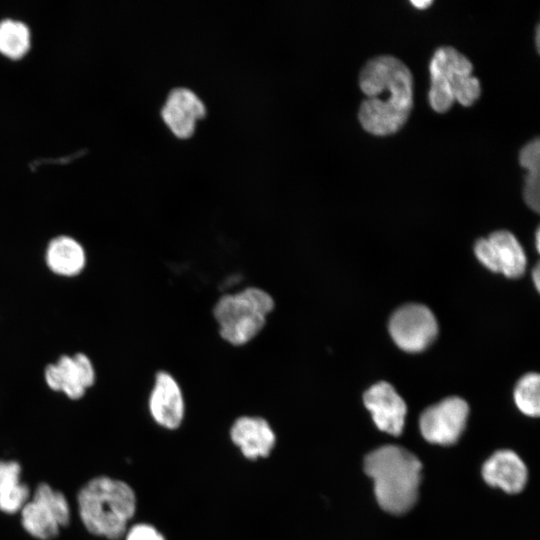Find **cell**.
Segmentation results:
<instances>
[{"mask_svg":"<svg viewBox=\"0 0 540 540\" xmlns=\"http://www.w3.org/2000/svg\"><path fill=\"white\" fill-rule=\"evenodd\" d=\"M359 84L366 95L358 112L362 127L375 135L399 130L408 119L413 103L409 68L394 56H377L361 70Z\"/></svg>","mask_w":540,"mask_h":540,"instance_id":"obj_1","label":"cell"},{"mask_svg":"<svg viewBox=\"0 0 540 540\" xmlns=\"http://www.w3.org/2000/svg\"><path fill=\"white\" fill-rule=\"evenodd\" d=\"M77 509L84 528L107 540L122 538L137 507L133 488L123 480L107 475L89 479L78 490Z\"/></svg>","mask_w":540,"mask_h":540,"instance_id":"obj_2","label":"cell"},{"mask_svg":"<svg viewBox=\"0 0 540 540\" xmlns=\"http://www.w3.org/2000/svg\"><path fill=\"white\" fill-rule=\"evenodd\" d=\"M364 470L373 479L376 500L384 511L398 515L414 506L422 464L413 453L396 445L379 447L366 455Z\"/></svg>","mask_w":540,"mask_h":540,"instance_id":"obj_3","label":"cell"},{"mask_svg":"<svg viewBox=\"0 0 540 540\" xmlns=\"http://www.w3.org/2000/svg\"><path fill=\"white\" fill-rule=\"evenodd\" d=\"M429 69V103L435 111H447L454 101L470 106L479 98L481 86L472 74L473 65L454 47L438 48Z\"/></svg>","mask_w":540,"mask_h":540,"instance_id":"obj_4","label":"cell"},{"mask_svg":"<svg viewBox=\"0 0 540 540\" xmlns=\"http://www.w3.org/2000/svg\"><path fill=\"white\" fill-rule=\"evenodd\" d=\"M273 308L274 300L266 291L248 287L222 296L215 304L213 314L220 336L226 342L240 346L260 333Z\"/></svg>","mask_w":540,"mask_h":540,"instance_id":"obj_5","label":"cell"},{"mask_svg":"<svg viewBox=\"0 0 540 540\" xmlns=\"http://www.w3.org/2000/svg\"><path fill=\"white\" fill-rule=\"evenodd\" d=\"M24 531L36 540H53L71 520L65 494L46 482L39 483L20 510Z\"/></svg>","mask_w":540,"mask_h":540,"instance_id":"obj_6","label":"cell"},{"mask_svg":"<svg viewBox=\"0 0 540 540\" xmlns=\"http://www.w3.org/2000/svg\"><path fill=\"white\" fill-rule=\"evenodd\" d=\"M389 332L399 348L415 353L423 351L432 343L438 333V324L428 307L410 303L393 313Z\"/></svg>","mask_w":540,"mask_h":540,"instance_id":"obj_7","label":"cell"},{"mask_svg":"<svg viewBox=\"0 0 540 540\" xmlns=\"http://www.w3.org/2000/svg\"><path fill=\"white\" fill-rule=\"evenodd\" d=\"M469 407L465 400L452 396L426 408L419 420L421 434L430 443L451 445L462 434Z\"/></svg>","mask_w":540,"mask_h":540,"instance_id":"obj_8","label":"cell"},{"mask_svg":"<svg viewBox=\"0 0 540 540\" xmlns=\"http://www.w3.org/2000/svg\"><path fill=\"white\" fill-rule=\"evenodd\" d=\"M44 379L51 390L79 400L94 385L96 374L91 359L78 352L72 356L62 355L56 363L47 365Z\"/></svg>","mask_w":540,"mask_h":540,"instance_id":"obj_9","label":"cell"},{"mask_svg":"<svg viewBox=\"0 0 540 540\" xmlns=\"http://www.w3.org/2000/svg\"><path fill=\"white\" fill-rule=\"evenodd\" d=\"M363 399L378 429L394 436L402 433L407 407L391 384L384 381L374 384Z\"/></svg>","mask_w":540,"mask_h":540,"instance_id":"obj_10","label":"cell"},{"mask_svg":"<svg viewBox=\"0 0 540 540\" xmlns=\"http://www.w3.org/2000/svg\"><path fill=\"white\" fill-rule=\"evenodd\" d=\"M149 411L153 420L168 429H177L184 418V399L179 384L169 373L160 371L149 396Z\"/></svg>","mask_w":540,"mask_h":540,"instance_id":"obj_11","label":"cell"},{"mask_svg":"<svg viewBox=\"0 0 540 540\" xmlns=\"http://www.w3.org/2000/svg\"><path fill=\"white\" fill-rule=\"evenodd\" d=\"M205 114L202 100L192 90L184 87L171 90L161 110L164 122L179 138L190 137L194 133L196 121Z\"/></svg>","mask_w":540,"mask_h":540,"instance_id":"obj_12","label":"cell"},{"mask_svg":"<svg viewBox=\"0 0 540 540\" xmlns=\"http://www.w3.org/2000/svg\"><path fill=\"white\" fill-rule=\"evenodd\" d=\"M230 438L249 460L268 457L276 444V435L270 424L259 416L237 418L231 426Z\"/></svg>","mask_w":540,"mask_h":540,"instance_id":"obj_13","label":"cell"},{"mask_svg":"<svg viewBox=\"0 0 540 540\" xmlns=\"http://www.w3.org/2000/svg\"><path fill=\"white\" fill-rule=\"evenodd\" d=\"M527 474L525 463L511 450L496 451L482 467V476L488 485L511 494L523 490Z\"/></svg>","mask_w":540,"mask_h":540,"instance_id":"obj_14","label":"cell"},{"mask_svg":"<svg viewBox=\"0 0 540 540\" xmlns=\"http://www.w3.org/2000/svg\"><path fill=\"white\" fill-rule=\"evenodd\" d=\"M45 261L54 274L74 277L83 271L86 265V253L84 247L75 238L59 235L48 243Z\"/></svg>","mask_w":540,"mask_h":540,"instance_id":"obj_15","label":"cell"},{"mask_svg":"<svg viewBox=\"0 0 540 540\" xmlns=\"http://www.w3.org/2000/svg\"><path fill=\"white\" fill-rule=\"evenodd\" d=\"M30 495L29 486L22 481L21 464L12 459H0V512L19 513Z\"/></svg>","mask_w":540,"mask_h":540,"instance_id":"obj_16","label":"cell"},{"mask_svg":"<svg viewBox=\"0 0 540 540\" xmlns=\"http://www.w3.org/2000/svg\"><path fill=\"white\" fill-rule=\"evenodd\" d=\"M493 251L497 272L509 278L520 277L526 268V255L516 237L509 231H495L487 238Z\"/></svg>","mask_w":540,"mask_h":540,"instance_id":"obj_17","label":"cell"},{"mask_svg":"<svg viewBox=\"0 0 540 540\" xmlns=\"http://www.w3.org/2000/svg\"><path fill=\"white\" fill-rule=\"evenodd\" d=\"M539 154L540 142L535 138L528 142L520 151V164L527 169L524 186V200L534 211L539 212Z\"/></svg>","mask_w":540,"mask_h":540,"instance_id":"obj_18","label":"cell"},{"mask_svg":"<svg viewBox=\"0 0 540 540\" xmlns=\"http://www.w3.org/2000/svg\"><path fill=\"white\" fill-rule=\"evenodd\" d=\"M31 33L28 25L18 19L0 21V52L10 58H20L29 49Z\"/></svg>","mask_w":540,"mask_h":540,"instance_id":"obj_19","label":"cell"},{"mask_svg":"<svg viewBox=\"0 0 540 540\" xmlns=\"http://www.w3.org/2000/svg\"><path fill=\"white\" fill-rule=\"evenodd\" d=\"M540 377L538 373L522 376L514 390V401L518 409L532 417L540 414Z\"/></svg>","mask_w":540,"mask_h":540,"instance_id":"obj_20","label":"cell"},{"mask_svg":"<svg viewBox=\"0 0 540 540\" xmlns=\"http://www.w3.org/2000/svg\"><path fill=\"white\" fill-rule=\"evenodd\" d=\"M125 540H165V537L154 526L138 523L127 529Z\"/></svg>","mask_w":540,"mask_h":540,"instance_id":"obj_21","label":"cell"},{"mask_svg":"<svg viewBox=\"0 0 540 540\" xmlns=\"http://www.w3.org/2000/svg\"><path fill=\"white\" fill-rule=\"evenodd\" d=\"M532 278L534 280L536 289L539 290V288H540V268H539V264H537L535 266V268L533 269Z\"/></svg>","mask_w":540,"mask_h":540,"instance_id":"obj_22","label":"cell"},{"mask_svg":"<svg viewBox=\"0 0 540 540\" xmlns=\"http://www.w3.org/2000/svg\"><path fill=\"white\" fill-rule=\"evenodd\" d=\"M411 3L417 8H426L432 3V1L431 0H413L411 1Z\"/></svg>","mask_w":540,"mask_h":540,"instance_id":"obj_23","label":"cell"},{"mask_svg":"<svg viewBox=\"0 0 540 540\" xmlns=\"http://www.w3.org/2000/svg\"><path fill=\"white\" fill-rule=\"evenodd\" d=\"M539 242H540V231H539V229H537L536 234H535V243H536L537 251L540 250Z\"/></svg>","mask_w":540,"mask_h":540,"instance_id":"obj_24","label":"cell"},{"mask_svg":"<svg viewBox=\"0 0 540 540\" xmlns=\"http://www.w3.org/2000/svg\"><path fill=\"white\" fill-rule=\"evenodd\" d=\"M536 44H537V47L539 48V28H537V31H536Z\"/></svg>","mask_w":540,"mask_h":540,"instance_id":"obj_25","label":"cell"}]
</instances>
